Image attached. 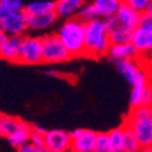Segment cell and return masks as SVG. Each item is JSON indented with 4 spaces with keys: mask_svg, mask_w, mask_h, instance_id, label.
<instances>
[{
    "mask_svg": "<svg viewBox=\"0 0 152 152\" xmlns=\"http://www.w3.org/2000/svg\"><path fill=\"white\" fill-rule=\"evenodd\" d=\"M27 15H46L55 12V1L50 0H40V1H33L26 5L23 10Z\"/></svg>",
    "mask_w": 152,
    "mask_h": 152,
    "instance_id": "20",
    "label": "cell"
},
{
    "mask_svg": "<svg viewBox=\"0 0 152 152\" xmlns=\"http://www.w3.org/2000/svg\"><path fill=\"white\" fill-rule=\"evenodd\" d=\"M32 129L34 130V132H38V133H40V134H43V135H46L48 134V129H45V128H43V126H40V125H32Z\"/></svg>",
    "mask_w": 152,
    "mask_h": 152,
    "instance_id": "32",
    "label": "cell"
},
{
    "mask_svg": "<svg viewBox=\"0 0 152 152\" xmlns=\"http://www.w3.org/2000/svg\"><path fill=\"white\" fill-rule=\"evenodd\" d=\"M132 43L136 48L139 54L152 53V29L137 27L134 31Z\"/></svg>",
    "mask_w": 152,
    "mask_h": 152,
    "instance_id": "14",
    "label": "cell"
},
{
    "mask_svg": "<svg viewBox=\"0 0 152 152\" xmlns=\"http://www.w3.org/2000/svg\"><path fill=\"white\" fill-rule=\"evenodd\" d=\"M110 145L112 152H123L124 151V129L123 126L115 128L108 132Z\"/></svg>",
    "mask_w": 152,
    "mask_h": 152,
    "instance_id": "22",
    "label": "cell"
},
{
    "mask_svg": "<svg viewBox=\"0 0 152 152\" xmlns=\"http://www.w3.org/2000/svg\"><path fill=\"white\" fill-rule=\"evenodd\" d=\"M72 58L71 53L63 45L56 33L43 37V62L61 63Z\"/></svg>",
    "mask_w": 152,
    "mask_h": 152,
    "instance_id": "3",
    "label": "cell"
},
{
    "mask_svg": "<svg viewBox=\"0 0 152 152\" xmlns=\"http://www.w3.org/2000/svg\"><path fill=\"white\" fill-rule=\"evenodd\" d=\"M124 129V151L126 152H139L141 148V145L139 142V140L136 139V136L134 135V133L126 128V126L122 125Z\"/></svg>",
    "mask_w": 152,
    "mask_h": 152,
    "instance_id": "23",
    "label": "cell"
},
{
    "mask_svg": "<svg viewBox=\"0 0 152 152\" xmlns=\"http://www.w3.org/2000/svg\"><path fill=\"white\" fill-rule=\"evenodd\" d=\"M27 29L24 11H0V32L22 37Z\"/></svg>",
    "mask_w": 152,
    "mask_h": 152,
    "instance_id": "6",
    "label": "cell"
},
{
    "mask_svg": "<svg viewBox=\"0 0 152 152\" xmlns=\"http://www.w3.org/2000/svg\"><path fill=\"white\" fill-rule=\"evenodd\" d=\"M43 62V38L24 35L20 48L18 63L39 65Z\"/></svg>",
    "mask_w": 152,
    "mask_h": 152,
    "instance_id": "4",
    "label": "cell"
},
{
    "mask_svg": "<svg viewBox=\"0 0 152 152\" xmlns=\"http://www.w3.org/2000/svg\"><path fill=\"white\" fill-rule=\"evenodd\" d=\"M116 16L119 20V22H121V24L123 27H126V28H129L132 31H135L139 26V22H140L141 14L136 12L135 10H133L130 6H128L123 1Z\"/></svg>",
    "mask_w": 152,
    "mask_h": 152,
    "instance_id": "15",
    "label": "cell"
},
{
    "mask_svg": "<svg viewBox=\"0 0 152 152\" xmlns=\"http://www.w3.org/2000/svg\"><path fill=\"white\" fill-rule=\"evenodd\" d=\"M123 125L134 133L141 147L152 146V115L140 118L126 116Z\"/></svg>",
    "mask_w": 152,
    "mask_h": 152,
    "instance_id": "7",
    "label": "cell"
},
{
    "mask_svg": "<svg viewBox=\"0 0 152 152\" xmlns=\"http://www.w3.org/2000/svg\"><path fill=\"white\" fill-rule=\"evenodd\" d=\"M148 12H150V14L152 15V1H151V4H150V6H148V10H147Z\"/></svg>",
    "mask_w": 152,
    "mask_h": 152,
    "instance_id": "36",
    "label": "cell"
},
{
    "mask_svg": "<svg viewBox=\"0 0 152 152\" xmlns=\"http://www.w3.org/2000/svg\"><path fill=\"white\" fill-rule=\"evenodd\" d=\"M23 0H0V11H23Z\"/></svg>",
    "mask_w": 152,
    "mask_h": 152,
    "instance_id": "26",
    "label": "cell"
},
{
    "mask_svg": "<svg viewBox=\"0 0 152 152\" xmlns=\"http://www.w3.org/2000/svg\"><path fill=\"white\" fill-rule=\"evenodd\" d=\"M111 46L110 32L102 18L85 23V55L96 57L108 53Z\"/></svg>",
    "mask_w": 152,
    "mask_h": 152,
    "instance_id": "2",
    "label": "cell"
},
{
    "mask_svg": "<svg viewBox=\"0 0 152 152\" xmlns=\"http://www.w3.org/2000/svg\"><path fill=\"white\" fill-rule=\"evenodd\" d=\"M117 71L121 73V75L125 79L130 86H133L139 78L142 67L139 65L136 60H123V61H117L116 62Z\"/></svg>",
    "mask_w": 152,
    "mask_h": 152,
    "instance_id": "11",
    "label": "cell"
},
{
    "mask_svg": "<svg viewBox=\"0 0 152 152\" xmlns=\"http://www.w3.org/2000/svg\"><path fill=\"white\" fill-rule=\"evenodd\" d=\"M94 152H112V148L110 145V139H108V133H97Z\"/></svg>",
    "mask_w": 152,
    "mask_h": 152,
    "instance_id": "25",
    "label": "cell"
},
{
    "mask_svg": "<svg viewBox=\"0 0 152 152\" xmlns=\"http://www.w3.org/2000/svg\"><path fill=\"white\" fill-rule=\"evenodd\" d=\"M42 152H55V151H51V150H49V148L44 147V148H42Z\"/></svg>",
    "mask_w": 152,
    "mask_h": 152,
    "instance_id": "35",
    "label": "cell"
},
{
    "mask_svg": "<svg viewBox=\"0 0 152 152\" xmlns=\"http://www.w3.org/2000/svg\"><path fill=\"white\" fill-rule=\"evenodd\" d=\"M141 28H146V29H152V15L148 11L144 12L140 16V22H139V26Z\"/></svg>",
    "mask_w": 152,
    "mask_h": 152,
    "instance_id": "29",
    "label": "cell"
},
{
    "mask_svg": "<svg viewBox=\"0 0 152 152\" xmlns=\"http://www.w3.org/2000/svg\"><path fill=\"white\" fill-rule=\"evenodd\" d=\"M63 152H75L72 147H69V148H67V150H65V151H63Z\"/></svg>",
    "mask_w": 152,
    "mask_h": 152,
    "instance_id": "37",
    "label": "cell"
},
{
    "mask_svg": "<svg viewBox=\"0 0 152 152\" xmlns=\"http://www.w3.org/2000/svg\"><path fill=\"white\" fill-rule=\"evenodd\" d=\"M130 105L132 108L140 106H152V85L146 69L142 68L135 84L130 91Z\"/></svg>",
    "mask_w": 152,
    "mask_h": 152,
    "instance_id": "5",
    "label": "cell"
},
{
    "mask_svg": "<svg viewBox=\"0 0 152 152\" xmlns=\"http://www.w3.org/2000/svg\"><path fill=\"white\" fill-rule=\"evenodd\" d=\"M71 146H72V139L69 132L54 129V130H49L48 134L45 135V147L51 151L63 152Z\"/></svg>",
    "mask_w": 152,
    "mask_h": 152,
    "instance_id": "10",
    "label": "cell"
},
{
    "mask_svg": "<svg viewBox=\"0 0 152 152\" xmlns=\"http://www.w3.org/2000/svg\"><path fill=\"white\" fill-rule=\"evenodd\" d=\"M134 31L121 26L119 28L110 32V40L111 45H119V44H129L133 40Z\"/></svg>",
    "mask_w": 152,
    "mask_h": 152,
    "instance_id": "21",
    "label": "cell"
},
{
    "mask_svg": "<svg viewBox=\"0 0 152 152\" xmlns=\"http://www.w3.org/2000/svg\"><path fill=\"white\" fill-rule=\"evenodd\" d=\"M26 14V12H24ZM57 20V15L55 12L46 15H27L26 14V21L27 27L29 31H44L49 27H51Z\"/></svg>",
    "mask_w": 152,
    "mask_h": 152,
    "instance_id": "16",
    "label": "cell"
},
{
    "mask_svg": "<svg viewBox=\"0 0 152 152\" xmlns=\"http://www.w3.org/2000/svg\"><path fill=\"white\" fill-rule=\"evenodd\" d=\"M45 73L48 74V75H53V77H60V73L58 72H56V71H45Z\"/></svg>",
    "mask_w": 152,
    "mask_h": 152,
    "instance_id": "33",
    "label": "cell"
},
{
    "mask_svg": "<svg viewBox=\"0 0 152 152\" xmlns=\"http://www.w3.org/2000/svg\"><path fill=\"white\" fill-rule=\"evenodd\" d=\"M72 139V148L75 152H94L97 133L90 129L77 128L69 132Z\"/></svg>",
    "mask_w": 152,
    "mask_h": 152,
    "instance_id": "8",
    "label": "cell"
},
{
    "mask_svg": "<svg viewBox=\"0 0 152 152\" xmlns=\"http://www.w3.org/2000/svg\"><path fill=\"white\" fill-rule=\"evenodd\" d=\"M29 144H32L33 146L38 147L39 150L45 147V135L38 133V132H32L31 139H29Z\"/></svg>",
    "mask_w": 152,
    "mask_h": 152,
    "instance_id": "28",
    "label": "cell"
},
{
    "mask_svg": "<svg viewBox=\"0 0 152 152\" xmlns=\"http://www.w3.org/2000/svg\"><path fill=\"white\" fill-rule=\"evenodd\" d=\"M72 57L85 55V22L78 17L66 20L56 32Z\"/></svg>",
    "mask_w": 152,
    "mask_h": 152,
    "instance_id": "1",
    "label": "cell"
},
{
    "mask_svg": "<svg viewBox=\"0 0 152 152\" xmlns=\"http://www.w3.org/2000/svg\"><path fill=\"white\" fill-rule=\"evenodd\" d=\"M151 1H152V0H151Z\"/></svg>",
    "mask_w": 152,
    "mask_h": 152,
    "instance_id": "39",
    "label": "cell"
},
{
    "mask_svg": "<svg viewBox=\"0 0 152 152\" xmlns=\"http://www.w3.org/2000/svg\"><path fill=\"white\" fill-rule=\"evenodd\" d=\"M123 152H126V151H123Z\"/></svg>",
    "mask_w": 152,
    "mask_h": 152,
    "instance_id": "38",
    "label": "cell"
},
{
    "mask_svg": "<svg viewBox=\"0 0 152 152\" xmlns=\"http://www.w3.org/2000/svg\"><path fill=\"white\" fill-rule=\"evenodd\" d=\"M77 17L80 18L85 23L86 22H90V21H94L96 18H100L99 15H97V11H96V9H95V6H94L93 3H85L82 6V9L79 10Z\"/></svg>",
    "mask_w": 152,
    "mask_h": 152,
    "instance_id": "24",
    "label": "cell"
},
{
    "mask_svg": "<svg viewBox=\"0 0 152 152\" xmlns=\"http://www.w3.org/2000/svg\"><path fill=\"white\" fill-rule=\"evenodd\" d=\"M84 0H56L55 14L61 18H73L78 16V12L84 5Z\"/></svg>",
    "mask_w": 152,
    "mask_h": 152,
    "instance_id": "12",
    "label": "cell"
},
{
    "mask_svg": "<svg viewBox=\"0 0 152 152\" xmlns=\"http://www.w3.org/2000/svg\"><path fill=\"white\" fill-rule=\"evenodd\" d=\"M123 0H94L93 4L97 11L100 18H107L117 15Z\"/></svg>",
    "mask_w": 152,
    "mask_h": 152,
    "instance_id": "17",
    "label": "cell"
},
{
    "mask_svg": "<svg viewBox=\"0 0 152 152\" xmlns=\"http://www.w3.org/2000/svg\"><path fill=\"white\" fill-rule=\"evenodd\" d=\"M21 43L22 37L7 35L4 32H0V55H1V58L9 62H18Z\"/></svg>",
    "mask_w": 152,
    "mask_h": 152,
    "instance_id": "9",
    "label": "cell"
},
{
    "mask_svg": "<svg viewBox=\"0 0 152 152\" xmlns=\"http://www.w3.org/2000/svg\"><path fill=\"white\" fill-rule=\"evenodd\" d=\"M107 55L111 61L116 63L117 61H123V60H135L139 55V51L133 45V43H129V44L111 45Z\"/></svg>",
    "mask_w": 152,
    "mask_h": 152,
    "instance_id": "13",
    "label": "cell"
},
{
    "mask_svg": "<svg viewBox=\"0 0 152 152\" xmlns=\"http://www.w3.org/2000/svg\"><path fill=\"white\" fill-rule=\"evenodd\" d=\"M32 125L27 122H24L23 121V124L21 128L14 134V135H11L10 137H7L6 140L7 142L12 146V147H16L17 150L22 146H24L26 144L29 142V139H31V135H32Z\"/></svg>",
    "mask_w": 152,
    "mask_h": 152,
    "instance_id": "18",
    "label": "cell"
},
{
    "mask_svg": "<svg viewBox=\"0 0 152 152\" xmlns=\"http://www.w3.org/2000/svg\"><path fill=\"white\" fill-rule=\"evenodd\" d=\"M23 124V119L14 117V116H7V115H1L0 117V134L3 137H10L14 135Z\"/></svg>",
    "mask_w": 152,
    "mask_h": 152,
    "instance_id": "19",
    "label": "cell"
},
{
    "mask_svg": "<svg viewBox=\"0 0 152 152\" xmlns=\"http://www.w3.org/2000/svg\"><path fill=\"white\" fill-rule=\"evenodd\" d=\"M104 22H105V24H106V27H107L108 32H112V31H115V29H117V28H119V27L122 26L121 22H119V20L117 18L116 15L105 18Z\"/></svg>",
    "mask_w": 152,
    "mask_h": 152,
    "instance_id": "30",
    "label": "cell"
},
{
    "mask_svg": "<svg viewBox=\"0 0 152 152\" xmlns=\"http://www.w3.org/2000/svg\"><path fill=\"white\" fill-rule=\"evenodd\" d=\"M18 152H42V150H39L38 147H35V146H33L32 144H26L24 146H22V147H20L18 150H17Z\"/></svg>",
    "mask_w": 152,
    "mask_h": 152,
    "instance_id": "31",
    "label": "cell"
},
{
    "mask_svg": "<svg viewBox=\"0 0 152 152\" xmlns=\"http://www.w3.org/2000/svg\"><path fill=\"white\" fill-rule=\"evenodd\" d=\"M139 152H152V146H148V147H141Z\"/></svg>",
    "mask_w": 152,
    "mask_h": 152,
    "instance_id": "34",
    "label": "cell"
},
{
    "mask_svg": "<svg viewBox=\"0 0 152 152\" xmlns=\"http://www.w3.org/2000/svg\"><path fill=\"white\" fill-rule=\"evenodd\" d=\"M123 1L128 6H130L133 10L139 12V14L146 12L151 4V0H123Z\"/></svg>",
    "mask_w": 152,
    "mask_h": 152,
    "instance_id": "27",
    "label": "cell"
}]
</instances>
